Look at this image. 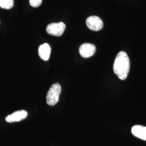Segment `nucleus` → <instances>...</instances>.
I'll return each mask as SVG.
<instances>
[{
	"instance_id": "f257e3e1",
	"label": "nucleus",
	"mask_w": 146,
	"mask_h": 146,
	"mask_svg": "<svg viewBox=\"0 0 146 146\" xmlns=\"http://www.w3.org/2000/svg\"><path fill=\"white\" fill-rule=\"evenodd\" d=\"M130 60L126 52L121 51L117 54L113 65V70L119 79L125 80L129 72Z\"/></svg>"
},
{
	"instance_id": "f03ea898",
	"label": "nucleus",
	"mask_w": 146,
	"mask_h": 146,
	"mask_svg": "<svg viewBox=\"0 0 146 146\" xmlns=\"http://www.w3.org/2000/svg\"><path fill=\"white\" fill-rule=\"evenodd\" d=\"M61 92V87L60 84H53L49 89L47 94V104L52 106L56 104L59 100V96Z\"/></svg>"
},
{
	"instance_id": "7ed1b4c3",
	"label": "nucleus",
	"mask_w": 146,
	"mask_h": 146,
	"mask_svg": "<svg viewBox=\"0 0 146 146\" xmlns=\"http://www.w3.org/2000/svg\"><path fill=\"white\" fill-rule=\"evenodd\" d=\"M66 29V25L62 22L58 23H52L47 27V33L50 35L60 36L62 35Z\"/></svg>"
},
{
	"instance_id": "20e7f679",
	"label": "nucleus",
	"mask_w": 146,
	"mask_h": 146,
	"mask_svg": "<svg viewBox=\"0 0 146 146\" xmlns=\"http://www.w3.org/2000/svg\"><path fill=\"white\" fill-rule=\"evenodd\" d=\"M86 25L92 31H99L104 27V22L99 17L91 16L86 20Z\"/></svg>"
},
{
	"instance_id": "39448f33",
	"label": "nucleus",
	"mask_w": 146,
	"mask_h": 146,
	"mask_svg": "<svg viewBox=\"0 0 146 146\" xmlns=\"http://www.w3.org/2000/svg\"><path fill=\"white\" fill-rule=\"evenodd\" d=\"M96 52V47L93 44L86 43L82 44L79 48L80 55L84 58L92 56Z\"/></svg>"
},
{
	"instance_id": "423d86ee",
	"label": "nucleus",
	"mask_w": 146,
	"mask_h": 146,
	"mask_svg": "<svg viewBox=\"0 0 146 146\" xmlns=\"http://www.w3.org/2000/svg\"><path fill=\"white\" fill-rule=\"evenodd\" d=\"M27 116H28V113L26 110H18L14 112L11 114L8 115L5 117V121L9 123L18 122V121H20L25 119L27 117Z\"/></svg>"
},
{
	"instance_id": "0eeeda50",
	"label": "nucleus",
	"mask_w": 146,
	"mask_h": 146,
	"mask_svg": "<svg viewBox=\"0 0 146 146\" xmlns=\"http://www.w3.org/2000/svg\"><path fill=\"white\" fill-rule=\"evenodd\" d=\"M40 58L44 61H48L50 58L51 48L48 43H44L40 46L38 50Z\"/></svg>"
},
{
	"instance_id": "6e6552de",
	"label": "nucleus",
	"mask_w": 146,
	"mask_h": 146,
	"mask_svg": "<svg viewBox=\"0 0 146 146\" xmlns=\"http://www.w3.org/2000/svg\"><path fill=\"white\" fill-rule=\"evenodd\" d=\"M131 133L136 137L146 141V127L141 125H134L131 128Z\"/></svg>"
},
{
	"instance_id": "1a4fd4ad",
	"label": "nucleus",
	"mask_w": 146,
	"mask_h": 146,
	"mask_svg": "<svg viewBox=\"0 0 146 146\" xmlns=\"http://www.w3.org/2000/svg\"><path fill=\"white\" fill-rule=\"evenodd\" d=\"M13 0H0V7L5 9H10L14 6Z\"/></svg>"
},
{
	"instance_id": "9d476101",
	"label": "nucleus",
	"mask_w": 146,
	"mask_h": 146,
	"mask_svg": "<svg viewBox=\"0 0 146 146\" xmlns=\"http://www.w3.org/2000/svg\"><path fill=\"white\" fill-rule=\"evenodd\" d=\"M42 0H29V3L31 7L37 8L42 3Z\"/></svg>"
}]
</instances>
